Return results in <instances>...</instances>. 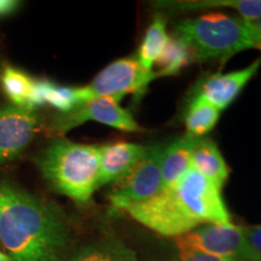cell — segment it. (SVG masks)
<instances>
[{
  "label": "cell",
  "instance_id": "30bf717a",
  "mask_svg": "<svg viewBox=\"0 0 261 261\" xmlns=\"http://www.w3.org/2000/svg\"><path fill=\"white\" fill-rule=\"evenodd\" d=\"M40 129L37 109L15 104L0 106V165L15 161Z\"/></svg>",
  "mask_w": 261,
  "mask_h": 261
},
{
  "label": "cell",
  "instance_id": "5b68a950",
  "mask_svg": "<svg viewBox=\"0 0 261 261\" xmlns=\"http://www.w3.org/2000/svg\"><path fill=\"white\" fill-rule=\"evenodd\" d=\"M182 211L197 226L205 224L227 225L231 217L225 204L221 190L202 177L195 169L185 173L172 185Z\"/></svg>",
  "mask_w": 261,
  "mask_h": 261
},
{
  "label": "cell",
  "instance_id": "9c48e42d",
  "mask_svg": "<svg viewBox=\"0 0 261 261\" xmlns=\"http://www.w3.org/2000/svg\"><path fill=\"white\" fill-rule=\"evenodd\" d=\"M122 212L150 230L166 237H179L198 227L182 211L172 188L162 189L150 200L129 205Z\"/></svg>",
  "mask_w": 261,
  "mask_h": 261
},
{
  "label": "cell",
  "instance_id": "7402d4cb",
  "mask_svg": "<svg viewBox=\"0 0 261 261\" xmlns=\"http://www.w3.org/2000/svg\"><path fill=\"white\" fill-rule=\"evenodd\" d=\"M244 237L256 261H261V225L244 227Z\"/></svg>",
  "mask_w": 261,
  "mask_h": 261
},
{
  "label": "cell",
  "instance_id": "7a4b0ae2",
  "mask_svg": "<svg viewBox=\"0 0 261 261\" xmlns=\"http://www.w3.org/2000/svg\"><path fill=\"white\" fill-rule=\"evenodd\" d=\"M100 145L54 139L39 154L42 177L60 194L76 203H87L98 190Z\"/></svg>",
  "mask_w": 261,
  "mask_h": 261
},
{
  "label": "cell",
  "instance_id": "3957f363",
  "mask_svg": "<svg viewBox=\"0 0 261 261\" xmlns=\"http://www.w3.org/2000/svg\"><path fill=\"white\" fill-rule=\"evenodd\" d=\"M173 35L190 48L194 62L221 63L246 50L261 51V42L244 23V19L221 12H208L184 18L173 27Z\"/></svg>",
  "mask_w": 261,
  "mask_h": 261
},
{
  "label": "cell",
  "instance_id": "cb8c5ba5",
  "mask_svg": "<svg viewBox=\"0 0 261 261\" xmlns=\"http://www.w3.org/2000/svg\"><path fill=\"white\" fill-rule=\"evenodd\" d=\"M19 3L15 0H0V16L12 14L18 8Z\"/></svg>",
  "mask_w": 261,
  "mask_h": 261
},
{
  "label": "cell",
  "instance_id": "d6986e66",
  "mask_svg": "<svg viewBox=\"0 0 261 261\" xmlns=\"http://www.w3.org/2000/svg\"><path fill=\"white\" fill-rule=\"evenodd\" d=\"M220 113L218 108L212 106L200 94L196 93L189 102L185 112L184 123L187 127V133L196 138H203L217 126Z\"/></svg>",
  "mask_w": 261,
  "mask_h": 261
},
{
  "label": "cell",
  "instance_id": "44dd1931",
  "mask_svg": "<svg viewBox=\"0 0 261 261\" xmlns=\"http://www.w3.org/2000/svg\"><path fill=\"white\" fill-rule=\"evenodd\" d=\"M192 55L190 48L187 46L184 41L180 40L175 35H169L167 44L156 61L159 76H174L180 73L185 67L192 63Z\"/></svg>",
  "mask_w": 261,
  "mask_h": 261
},
{
  "label": "cell",
  "instance_id": "9a60e30c",
  "mask_svg": "<svg viewBox=\"0 0 261 261\" xmlns=\"http://www.w3.org/2000/svg\"><path fill=\"white\" fill-rule=\"evenodd\" d=\"M155 8L171 12H194L208 9H232L244 19L261 17V0H177L156 2Z\"/></svg>",
  "mask_w": 261,
  "mask_h": 261
},
{
  "label": "cell",
  "instance_id": "e0dca14e",
  "mask_svg": "<svg viewBox=\"0 0 261 261\" xmlns=\"http://www.w3.org/2000/svg\"><path fill=\"white\" fill-rule=\"evenodd\" d=\"M68 261H142L132 248L121 241L102 240L86 244L71 254Z\"/></svg>",
  "mask_w": 261,
  "mask_h": 261
},
{
  "label": "cell",
  "instance_id": "ac0fdd59",
  "mask_svg": "<svg viewBox=\"0 0 261 261\" xmlns=\"http://www.w3.org/2000/svg\"><path fill=\"white\" fill-rule=\"evenodd\" d=\"M167 21L163 14H156L146 29L142 44L138 48L137 60L145 71L154 70V65L167 44Z\"/></svg>",
  "mask_w": 261,
  "mask_h": 261
},
{
  "label": "cell",
  "instance_id": "ba28073f",
  "mask_svg": "<svg viewBox=\"0 0 261 261\" xmlns=\"http://www.w3.org/2000/svg\"><path fill=\"white\" fill-rule=\"evenodd\" d=\"M122 99L102 97L90 100L75 108L69 113L57 114L51 122V132L62 137L75 127L87 121H94L128 133L144 132L129 110L120 106Z\"/></svg>",
  "mask_w": 261,
  "mask_h": 261
},
{
  "label": "cell",
  "instance_id": "6da1fadb",
  "mask_svg": "<svg viewBox=\"0 0 261 261\" xmlns=\"http://www.w3.org/2000/svg\"><path fill=\"white\" fill-rule=\"evenodd\" d=\"M0 243L14 261H61L69 228L56 204L0 179Z\"/></svg>",
  "mask_w": 261,
  "mask_h": 261
},
{
  "label": "cell",
  "instance_id": "5bb4252c",
  "mask_svg": "<svg viewBox=\"0 0 261 261\" xmlns=\"http://www.w3.org/2000/svg\"><path fill=\"white\" fill-rule=\"evenodd\" d=\"M200 138L185 133L165 146L162 154V189L174 185L191 167V156Z\"/></svg>",
  "mask_w": 261,
  "mask_h": 261
},
{
  "label": "cell",
  "instance_id": "2e32d148",
  "mask_svg": "<svg viewBox=\"0 0 261 261\" xmlns=\"http://www.w3.org/2000/svg\"><path fill=\"white\" fill-rule=\"evenodd\" d=\"M42 106H50L58 114H65L80 106L76 87L61 86L51 80L40 79L34 81L29 108L37 109Z\"/></svg>",
  "mask_w": 261,
  "mask_h": 261
},
{
  "label": "cell",
  "instance_id": "7c38bea8",
  "mask_svg": "<svg viewBox=\"0 0 261 261\" xmlns=\"http://www.w3.org/2000/svg\"><path fill=\"white\" fill-rule=\"evenodd\" d=\"M149 149L150 145L129 142H114L100 145L98 188L114 184L128 174L148 154Z\"/></svg>",
  "mask_w": 261,
  "mask_h": 261
},
{
  "label": "cell",
  "instance_id": "603a6c76",
  "mask_svg": "<svg viewBox=\"0 0 261 261\" xmlns=\"http://www.w3.org/2000/svg\"><path fill=\"white\" fill-rule=\"evenodd\" d=\"M179 261H242V260L208 255V254H203V253H188V254H180Z\"/></svg>",
  "mask_w": 261,
  "mask_h": 261
},
{
  "label": "cell",
  "instance_id": "484cf974",
  "mask_svg": "<svg viewBox=\"0 0 261 261\" xmlns=\"http://www.w3.org/2000/svg\"><path fill=\"white\" fill-rule=\"evenodd\" d=\"M0 261H14V260H12L11 257L8 255V254L0 252Z\"/></svg>",
  "mask_w": 261,
  "mask_h": 261
},
{
  "label": "cell",
  "instance_id": "8fae6325",
  "mask_svg": "<svg viewBox=\"0 0 261 261\" xmlns=\"http://www.w3.org/2000/svg\"><path fill=\"white\" fill-rule=\"evenodd\" d=\"M261 67V57L256 58L248 67L230 73H217L204 79L197 94L204 98L212 106L223 112L240 96L246 85L252 80Z\"/></svg>",
  "mask_w": 261,
  "mask_h": 261
},
{
  "label": "cell",
  "instance_id": "8992f818",
  "mask_svg": "<svg viewBox=\"0 0 261 261\" xmlns=\"http://www.w3.org/2000/svg\"><path fill=\"white\" fill-rule=\"evenodd\" d=\"M175 246L180 254L203 253L208 255L256 261L246 237L244 226L205 224L175 237Z\"/></svg>",
  "mask_w": 261,
  "mask_h": 261
},
{
  "label": "cell",
  "instance_id": "52a82bcc",
  "mask_svg": "<svg viewBox=\"0 0 261 261\" xmlns=\"http://www.w3.org/2000/svg\"><path fill=\"white\" fill-rule=\"evenodd\" d=\"M165 145H150L138 165L119 181L114 182L109 201L114 210L123 211L129 205L142 203L162 190V154Z\"/></svg>",
  "mask_w": 261,
  "mask_h": 261
},
{
  "label": "cell",
  "instance_id": "d4e9b609",
  "mask_svg": "<svg viewBox=\"0 0 261 261\" xmlns=\"http://www.w3.org/2000/svg\"><path fill=\"white\" fill-rule=\"evenodd\" d=\"M244 23L253 32V34L255 35L257 40L261 42V17L255 19H244Z\"/></svg>",
  "mask_w": 261,
  "mask_h": 261
},
{
  "label": "cell",
  "instance_id": "4fadbf2b",
  "mask_svg": "<svg viewBox=\"0 0 261 261\" xmlns=\"http://www.w3.org/2000/svg\"><path fill=\"white\" fill-rule=\"evenodd\" d=\"M191 168L220 190L230 174V168L217 143L205 137L198 139L192 150Z\"/></svg>",
  "mask_w": 261,
  "mask_h": 261
},
{
  "label": "cell",
  "instance_id": "277c9868",
  "mask_svg": "<svg viewBox=\"0 0 261 261\" xmlns=\"http://www.w3.org/2000/svg\"><path fill=\"white\" fill-rule=\"evenodd\" d=\"M159 77L155 69L152 71L143 69L137 56L123 57L108 64L90 84L76 87V93L80 106L102 97L123 99L129 93L138 97L145 93L149 85Z\"/></svg>",
  "mask_w": 261,
  "mask_h": 261
},
{
  "label": "cell",
  "instance_id": "ffe728a7",
  "mask_svg": "<svg viewBox=\"0 0 261 261\" xmlns=\"http://www.w3.org/2000/svg\"><path fill=\"white\" fill-rule=\"evenodd\" d=\"M34 81L31 75L12 65H5L0 73L3 92L8 97L10 103L18 107L29 108Z\"/></svg>",
  "mask_w": 261,
  "mask_h": 261
}]
</instances>
